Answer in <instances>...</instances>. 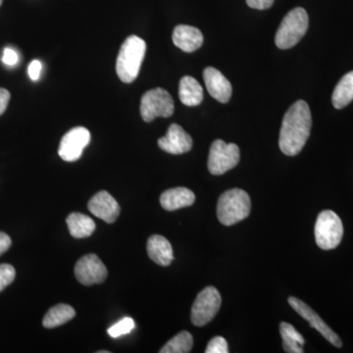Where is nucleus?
<instances>
[{"instance_id": "obj_29", "label": "nucleus", "mask_w": 353, "mask_h": 353, "mask_svg": "<svg viewBox=\"0 0 353 353\" xmlns=\"http://www.w3.org/2000/svg\"><path fill=\"white\" fill-rule=\"evenodd\" d=\"M41 63L39 60H32L31 63L29 65V69H28V73H29L30 78L32 81H38L39 76H41Z\"/></svg>"}, {"instance_id": "obj_12", "label": "nucleus", "mask_w": 353, "mask_h": 353, "mask_svg": "<svg viewBox=\"0 0 353 353\" xmlns=\"http://www.w3.org/2000/svg\"><path fill=\"white\" fill-rule=\"evenodd\" d=\"M158 146L171 154H183L192 150V139L180 125L172 124L166 134L158 139Z\"/></svg>"}, {"instance_id": "obj_7", "label": "nucleus", "mask_w": 353, "mask_h": 353, "mask_svg": "<svg viewBox=\"0 0 353 353\" xmlns=\"http://www.w3.org/2000/svg\"><path fill=\"white\" fill-rule=\"evenodd\" d=\"M240 148L234 143H226L216 139L210 146L208 170L212 175L219 176L232 170L240 162Z\"/></svg>"}, {"instance_id": "obj_6", "label": "nucleus", "mask_w": 353, "mask_h": 353, "mask_svg": "<svg viewBox=\"0 0 353 353\" xmlns=\"http://www.w3.org/2000/svg\"><path fill=\"white\" fill-rule=\"evenodd\" d=\"M174 108L173 99L164 88H153L141 97V115L145 122H152L157 117H171Z\"/></svg>"}, {"instance_id": "obj_4", "label": "nucleus", "mask_w": 353, "mask_h": 353, "mask_svg": "<svg viewBox=\"0 0 353 353\" xmlns=\"http://www.w3.org/2000/svg\"><path fill=\"white\" fill-rule=\"evenodd\" d=\"M308 25L309 18L306 10L303 7L292 9L285 16L276 32V46L281 50L294 48L305 36Z\"/></svg>"}, {"instance_id": "obj_11", "label": "nucleus", "mask_w": 353, "mask_h": 353, "mask_svg": "<svg viewBox=\"0 0 353 353\" xmlns=\"http://www.w3.org/2000/svg\"><path fill=\"white\" fill-rule=\"evenodd\" d=\"M289 303L296 310V312L299 313L303 319H305L312 328L317 330L334 347H343L340 336L334 333L333 330L330 328L328 325L323 321L322 318L312 308L309 307L307 304L294 296L289 297Z\"/></svg>"}, {"instance_id": "obj_28", "label": "nucleus", "mask_w": 353, "mask_h": 353, "mask_svg": "<svg viewBox=\"0 0 353 353\" xmlns=\"http://www.w3.org/2000/svg\"><path fill=\"white\" fill-rule=\"evenodd\" d=\"M245 1L250 8L266 10V9L271 8L275 0H245Z\"/></svg>"}, {"instance_id": "obj_31", "label": "nucleus", "mask_w": 353, "mask_h": 353, "mask_svg": "<svg viewBox=\"0 0 353 353\" xmlns=\"http://www.w3.org/2000/svg\"><path fill=\"white\" fill-rule=\"evenodd\" d=\"M11 243L12 241H11L10 236L3 232H0V256L10 248Z\"/></svg>"}, {"instance_id": "obj_8", "label": "nucleus", "mask_w": 353, "mask_h": 353, "mask_svg": "<svg viewBox=\"0 0 353 353\" xmlns=\"http://www.w3.org/2000/svg\"><path fill=\"white\" fill-rule=\"evenodd\" d=\"M222 297L214 287H208L199 292L192 305L190 320L194 326H205L219 312Z\"/></svg>"}, {"instance_id": "obj_17", "label": "nucleus", "mask_w": 353, "mask_h": 353, "mask_svg": "<svg viewBox=\"0 0 353 353\" xmlns=\"http://www.w3.org/2000/svg\"><path fill=\"white\" fill-rule=\"evenodd\" d=\"M148 254L150 259L161 266H169L174 260L173 248L164 236H150L148 241Z\"/></svg>"}, {"instance_id": "obj_24", "label": "nucleus", "mask_w": 353, "mask_h": 353, "mask_svg": "<svg viewBox=\"0 0 353 353\" xmlns=\"http://www.w3.org/2000/svg\"><path fill=\"white\" fill-rule=\"evenodd\" d=\"M134 328V321L132 318L126 317L121 321L116 323L111 328L108 329V334L111 338H119L123 334L131 333Z\"/></svg>"}, {"instance_id": "obj_14", "label": "nucleus", "mask_w": 353, "mask_h": 353, "mask_svg": "<svg viewBox=\"0 0 353 353\" xmlns=\"http://www.w3.org/2000/svg\"><path fill=\"white\" fill-rule=\"evenodd\" d=\"M204 83L209 94L221 103H227L231 99L233 88L226 77L219 70L208 67L203 72Z\"/></svg>"}, {"instance_id": "obj_9", "label": "nucleus", "mask_w": 353, "mask_h": 353, "mask_svg": "<svg viewBox=\"0 0 353 353\" xmlns=\"http://www.w3.org/2000/svg\"><path fill=\"white\" fill-rule=\"evenodd\" d=\"M90 141V132L83 127H76L64 134L60 141L58 154L67 162L80 159Z\"/></svg>"}, {"instance_id": "obj_15", "label": "nucleus", "mask_w": 353, "mask_h": 353, "mask_svg": "<svg viewBox=\"0 0 353 353\" xmlns=\"http://www.w3.org/2000/svg\"><path fill=\"white\" fill-rule=\"evenodd\" d=\"M173 43L176 48L185 52H194L203 43V36L197 28L188 25H179L172 34Z\"/></svg>"}, {"instance_id": "obj_26", "label": "nucleus", "mask_w": 353, "mask_h": 353, "mask_svg": "<svg viewBox=\"0 0 353 353\" xmlns=\"http://www.w3.org/2000/svg\"><path fill=\"white\" fill-rule=\"evenodd\" d=\"M206 353H228L229 347H228L227 341L223 336H215L212 340L209 341L208 347L205 350Z\"/></svg>"}, {"instance_id": "obj_2", "label": "nucleus", "mask_w": 353, "mask_h": 353, "mask_svg": "<svg viewBox=\"0 0 353 353\" xmlns=\"http://www.w3.org/2000/svg\"><path fill=\"white\" fill-rule=\"evenodd\" d=\"M145 51L146 43L143 39L131 36L125 39L116 61V72L123 83H132L138 78Z\"/></svg>"}, {"instance_id": "obj_27", "label": "nucleus", "mask_w": 353, "mask_h": 353, "mask_svg": "<svg viewBox=\"0 0 353 353\" xmlns=\"http://www.w3.org/2000/svg\"><path fill=\"white\" fill-rule=\"evenodd\" d=\"M2 61L7 66H15L18 61H19V57H18L17 52L12 50V48H7L3 51Z\"/></svg>"}, {"instance_id": "obj_1", "label": "nucleus", "mask_w": 353, "mask_h": 353, "mask_svg": "<svg viewBox=\"0 0 353 353\" xmlns=\"http://www.w3.org/2000/svg\"><path fill=\"white\" fill-rule=\"evenodd\" d=\"M312 116L304 101L294 102L285 114L281 128L279 145L288 157H296L303 150L310 136Z\"/></svg>"}, {"instance_id": "obj_25", "label": "nucleus", "mask_w": 353, "mask_h": 353, "mask_svg": "<svg viewBox=\"0 0 353 353\" xmlns=\"http://www.w3.org/2000/svg\"><path fill=\"white\" fill-rule=\"evenodd\" d=\"M15 268L10 264H0V292L6 290L15 280Z\"/></svg>"}, {"instance_id": "obj_10", "label": "nucleus", "mask_w": 353, "mask_h": 353, "mask_svg": "<svg viewBox=\"0 0 353 353\" xmlns=\"http://www.w3.org/2000/svg\"><path fill=\"white\" fill-rule=\"evenodd\" d=\"M75 275L82 285L101 284L108 278V269L97 255L88 254L77 262Z\"/></svg>"}, {"instance_id": "obj_13", "label": "nucleus", "mask_w": 353, "mask_h": 353, "mask_svg": "<svg viewBox=\"0 0 353 353\" xmlns=\"http://www.w3.org/2000/svg\"><path fill=\"white\" fill-rule=\"evenodd\" d=\"M92 214L108 224H112L120 215V205L117 201L105 190L97 192L88 204Z\"/></svg>"}, {"instance_id": "obj_5", "label": "nucleus", "mask_w": 353, "mask_h": 353, "mask_svg": "<svg viewBox=\"0 0 353 353\" xmlns=\"http://www.w3.org/2000/svg\"><path fill=\"white\" fill-rule=\"evenodd\" d=\"M343 236L341 220L334 211H322L315 224L316 243L324 250H334L340 245Z\"/></svg>"}, {"instance_id": "obj_22", "label": "nucleus", "mask_w": 353, "mask_h": 353, "mask_svg": "<svg viewBox=\"0 0 353 353\" xmlns=\"http://www.w3.org/2000/svg\"><path fill=\"white\" fill-rule=\"evenodd\" d=\"M280 333L283 339V347H284L285 352H303V345L305 341L292 325L285 322L281 323Z\"/></svg>"}, {"instance_id": "obj_33", "label": "nucleus", "mask_w": 353, "mask_h": 353, "mask_svg": "<svg viewBox=\"0 0 353 353\" xmlns=\"http://www.w3.org/2000/svg\"><path fill=\"white\" fill-rule=\"evenodd\" d=\"M2 1H3V0H0V6H1Z\"/></svg>"}, {"instance_id": "obj_23", "label": "nucleus", "mask_w": 353, "mask_h": 353, "mask_svg": "<svg viewBox=\"0 0 353 353\" xmlns=\"http://www.w3.org/2000/svg\"><path fill=\"white\" fill-rule=\"evenodd\" d=\"M194 345V338L189 332L183 331L176 334L164 345L160 353H188L192 350Z\"/></svg>"}, {"instance_id": "obj_20", "label": "nucleus", "mask_w": 353, "mask_h": 353, "mask_svg": "<svg viewBox=\"0 0 353 353\" xmlns=\"http://www.w3.org/2000/svg\"><path fill=\"white\" fill-rule=\"evenodd\" d=\"M75 309L68 304H58L54 307L50 308V311L44 316L43 325L44 328L53 329L62 326L67 322L71 321L75 317Z\"/></svg>"}, {"instance_id": "obj_3", "label": "nucleus", "mask_w": 353, "mask_h": 353, "mask_svg": "<svg viewBox=\"0 0 353 353\" xmlns=\"http://www.w3.org/2000/svg\"><path fill=\"white\" fill-rule=\"evenodd\" d=\"M250 209L252 201L248 192L240 189L227 190L218 201V220L225 226H233L248 218Z\"/></svg>"}, {"instance_id": "obj_21", "label": "nucleus", "mask_w": 353, "mask_h": 353, "mask_svg": "<svg viewBox=\"0 0 353 353\" xmlns=\"http://www.w3.org/2000/svg\"><path fill=\"white\" fill-rule=\"evenodd\" d=\"M353 101V71L345 74L334 88L332 102L334 108L341 109Z\"/></svg>"}, {"instance_id": "obj_16", "label": "nucleus", "mask_w": 353, "mask_h": 353, "mask_svg": "<svg viewBox=\"0 0 353 353\" xmlns=\"http://www.w3.org/2000/svg\"><path fill=\"white\" fill-rule=\"evenodd\" d=\"M196 201V196L187 188H175L164 192L160 196V203L167 211H175L188 208Z\"/></svg>"}, {"instance_id": "obj_32", "label": "nucleus", "mask_w": 353, "mask_h": 353, "mask_svg": "<svg viewBox=\"0 0 353 353\" xmlns=\"http://www.w3.org/2000/svg\"><path fill=\"white\" fill-rule=\"evenodd\" d=\"M99 353H109V352H108V350H106V352H104V350H101V352H99Z\"/></svg>"}, {"instance_id": "obj_18", "label": "nucleus", "mask_w": 353, "mask_h": 353, "mask_svg": "<svg viewBox=\"0 0 353 353\" xmlns=\"http://www.w3.org/2000/svg\"><path fill=\"white\" fill-rule=\"evenodd\" d=\"M179 97L187 106H197L203 101V88L196 79L185 76L179 85Z\"/></svg>"}, {"instance_id": "obj_19", "label": "nucleus", "mask_w": 353, "mask_h": 353, "mask_svg": "<svg viewBox=\"0 0 353 353\" xmlns=\"http://www.w3.org/2000/svg\"><path fill=\"white\" fill-rule=\"evenodd\" d=\"M67 226L70 234L75 239H85L92 236L95 230V223L92 218L82 213H71L67 217Z\"/></svg>"}, {"instance_id": "obj_30", "label": "nucleus", "mask_w": 353, "mask_h": 353, "mask_svg": "<svg viewBox=\"0 0 353 353\" xmlns=\"http://www.w3.org/2000/svg\"><path fill=\"white\" fill-rule=\"evenodd\" d=\"M9 101H10V92L6 88H0V115L6 112Z\"/></svg>"}]
</instances>
